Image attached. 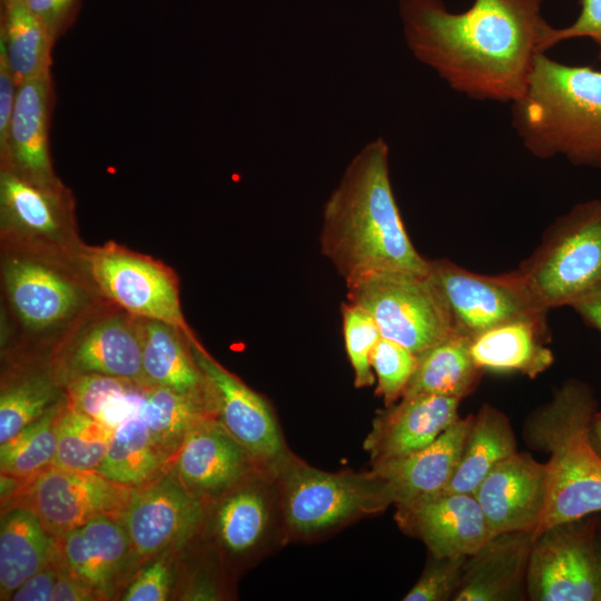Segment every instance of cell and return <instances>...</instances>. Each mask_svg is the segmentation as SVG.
Wrapping results in <instances>:
<instances>
[{
	"label": "cell",
	"instance_id": "obj_42",
	"mask_svg": "<svg viewBox=\"0 0 601 601\" xmlns=\"http://www.w3.org/2000/svg\"><path fill=\"white\" fill-rule=\"evenodd\" d=\"M57 39L71 22L78 0H24Z\"/></svg>",
	"mask_w": 601,
	"mask_h": 601
},
{
	"label": "cell",
	"instance_id": "obj_1",
	"mask_svg": "<svg viewBox=\"0 0 601 601\" xmlns=\"http://www.w3.org/2000/svg\"><path fill=\"white\" fill-rule=\"evenodd\" d=\"M544 0H474L461 12L442 0H400L405 42L454 91L513 104L524 93L552 26Z\"/></svg>",
	"mask_w": 601,
	"mask_h": 601
},
{
	"label": "cell",
	"instance_id": "obj_46",
	"mask_svg": "<svg viewBox=\"0 0 601 601\" xmlns=\"http://www.w3.org/2000/svg\"><path fill=\"white\" fill-rule=\"evenodd\" d=\"M569 306L588 325L601 332V277L578 295Z\"/></svg>",
	"mask_w": 601,
	"mask_h": 601
},
{
	"label": "cell",
	"instance_id": "obj_23",
	"mask_svg": "<svg viewBox=\"0 0 601 601\" xmlns=\"http://www.w3.org/2000/svg\"><path fill=\"white\" fill-rule=\"evenodd\" d=\"M66 376L100 374L145 381L140 321L109 317L87 329L65 356Z\"/></svg>",
	"mask_w": 601,
	"mask_h": 601
},
{
	"label": "cell",
	"instance_id": "obj_30",
	"mask_svg": "<svg viewBox=\"0 0 601 601\" xmlns=\"http://www.w3.org/2000/svg\"><path fill=\"white\" fill-rule=\"evenodd\" d=\"M515 452L516 440L508 416L483 405L473 415L459 462L441 491L474 493L490 471Z\"/></svg>",
	"mask_w": 601,
	"mask_h": 601
},
{
	"label": "cell",
	"instance_id": "obj_20",
	"mask_svg": "<svg viewBox=\"0 0 601 601\" xmlns=\"http://www.w3.org/2000/svg\"><path fill=\"white\" fill-rule=\"evenodd\" d=\"M533 532L493 535L469 555L453 601H515L526 597Z\"/></svg>",
	"mask_w": 601,
	"mask_h": 601
},
{
	"label": "cell",
	"instance_id": "obj_17",
	"mask_svg": "<svg viewBox=\"0 0 601 601\" xmlns=\"http://www.w3.org/2000/svg\"><path fill=\"white\" fill-rule=\"evenodd\" d=\"M461 400L417 394L377 412L364 441L372 464L403 457L434 442L459 416Z\"/></svg>",
	"mask_w": 601,
	"mask_h": 601
},
{
	"label": "cell",
	"instance_id": "obj_40",
	"mask_svg": "<svg viewBox=\"0 0 601 601\" xmlns=\"http://www.w3.org/2000/svg\"><path fill=\"white\" fill-rule=\"evenodd\" d=\"M170 551L164 552L141 569L125 590L124 601H164L168 599L173 568Z\"/></svg>",
	"mask_w": 601,
	"mask_h": 601
},
{
	"label": "cell",
	"instance_id": "obj_6",
	"mask_svg": "<svg viewBox=\"0 0 601 601\" xmlns=\"http://www.w3.org/2000/svg\"><path fill=\"white\" fill-rule=\"evenodd\" d=\"M518 270L542 308L569 306L601 277V199L558 217Z\"/></svg>",
	"mask_w": 601,
	"mask_h": 601
},
{
	"label": "cell",
	"instance_id": "obj_11",
	"mask_svg": "<svg viewBox=\"0 0 601 601\" xmlns=\"http://www.w3.org/2000/svg\"><path fill=\"white\" fill-rule=\"evenodd\" d=\"M132 491L97 471L50 465L27 480L17 505L31 510L57 538L100 515L121 518Z\"/></svg>",
	"mask_w": 601,
	"mask_h": 601
},
{
	"label": "cell",
	"instance_id": "obj_36",
	"mask_svg": "<svg viewBox=\"0 0 601 601\" xmlns=\"http://www.w3.org/2000/svg\"><path fill=\"white\" fill-rule=\"evenodd\" d=\"M57 384L43 375L22 377L1 388L0 444L62 402Z\"/></svg>",
	"mask_w": 601,
	"mask_h": 601
},
{
	"label": "cell",
	"instance_id": "obj_7",
	"mask_svg": "<svg viewBox=\"0 0 601 601\" xmlns=\"http://www.w3.org/2000/svg\"><path fill=\"white\" fill-rule=\"evenodd\" d=\"M346 287L347 300L370 313L382 337L416 355L456 332L449 306L428 273H376Z\"/></svg>",
	"mask_w": 601,
	"mask_h": 601
},
{
	"label": "cell",
	"instance_id": "obj_4",
	"mask_svg": "<svg viewBox=\"0 0 601 601\" xmlns=\"http://www.w3.org/2000/svg\"><path fill=\"white\" fill-rule=\"evenodd\" d=\"M597 401L587 384L570 380L526 420L530 446L549 454L546 503L534 533L601 512V456L590 439Z\"/></svg>",
	"mask_w": 601,
	"mask_h": 601
},
{
	"label": "cell",
	"instance_id": "obj_38",
	"mask_svg": "<svg viewBox=\"0 0 601 601\" xmlns=\"http://www.w3.org/2000/svg\"><path fill=\"white\" fill-rule=\"evenodd\" d=\"M376 378V394L384 401L385 406L395 404L415 370L416 354L403 345L381 337L371 358Z\"/></svg>",
	"mask_w": 601,
	"mask_h": 601
},
{
	"label": "cell",
	"instance_id": "obj_15",
	"mask_svg": "<svg viewBox=\"0 0 601 601\" xmlns=\"http://www.w3.org/2000/svg\"><path fill=\"white\" fill-rule=\"evenodd\" d=\"M262 473L244 446L211 415L197 420L175 453L174 476L206 501ZM264 474V473H263Z\"/></svg>",
	"mask_w": 601,
	"mask_h": 601
},
{
	"label": "cell",
	"instance_id": "obj_18",
	"mask_svg": "<svg viewBox=\"0 0 601 601\" xmlns=\"http://www.w3.org/2000/svg\"><path fill=\"white\" fill-rule=\"evenodd\" d=\"M56 560L69 574L112 598L132 548L121 518L100 515L56 538Z\"/></svg>",
	"mask_w": 601,
	"mask_h": 601
},
{
	"label": "cell",
	"instance_id": "obj_27",
	"mask_svg": "<svg viewBox=\"0 0 601 601\" xmlns=\"http://www.w3.org/2000/svg\"><path fill=\"white\" fill-rule=\"evenodd\" d=\"M274 480L254 473L226 492L215 511L214 528L220 545L233 555H244L259 548L273 529Z\"/></svg>",
	"mask_w": 601,
	"mask_h": 601
},
{
	"label": "cell",
	"instance_id": "obj_44",
	"mask_svg": "<svg viewBox=\"0 0 601 601\" xmlns=\"http://www.w3.org/2000/svg\"><path fill=\"white\" fill-rule=\"evenodd\" d=\"M17 89L4 49L0 46V150L4 148L8 139Z\"/></svg>",
	"mask_w": 601,
	"mask_h": 601
},
{
	"label": "cell",
	"instance_id": "obj_26",
	"mask_svg": "<svg viewBox=\"0 0 601 601\" xmlns=\"http://www.w3.org/2000/svg\"><path fill=\"white\" fill-rule=\"evenodd\" d=\"M139 321L144 380L180 394L201 398L213 407L207 381L191 349V342L196 338L191 339L179 328L160 321L144 318Z\"/></svg>",
	"mask_w": 601,
	"mask_h": 601
},
{
	"label": "cell",
	"instance_id": "obj_9",
	"mask_svg": "<svg viewBox=\"0 0 601 601\" xmlns=\"http://www.w3.org/2000/svg\"><path fill=\"white\" fill-rule=\"evenodd\" d=\"M428 274L449 306L455 331L470 338L508 322L546 315L518 269L482 275L440 258L428 259Z\"/></svg>",
	"mask_w": 601,
	"mask_h": 601
},
{
	"label": "cell",
	"instance_id": "obj_10",
	"mask_svg": "<svg viewBox=\"0 0 601 601\" xmlns=\"http://www.w3.org/2000/svg\"><path fill=\"white\" fill-rule=\"evenodd\" d=\"M87 264L99 290L129 315L167 323L196 338L184 318L170 268L112 243L90 249Z\"/></svg>",
	"mask_w": 601,
	"mask_h": 601
},
{
	"label": "cell",
	"instance_id": "obj_2",
	"mask_svg": "<svg viewBox=\"0 0 601 601\" xmlns=\"http://www.w3.org/2000/svg\"><path fill=\"white\" fill-rule=\"evenodd\" d=\"M383 138L349 162L324 205L322 254L346 285L384 272L428 273V259L412 244L394 197Z\"/></svg>",
	"mask_w": 601,
	"mask_h": 601
},
{
	"label": "cell",
	"instance_id": "obj_21",
	"mask_svg": "<svg viewBox=\"0 0 601 601\" xmlns=\"http://www.w3.org/2000/svg\"><path fill=\"white\" fill-rule=\"evenodd\" d=\"M472 421L473 415L460 417L424 449L372 464V470L391 486L395 506L445 487L459 462Z\"/></svg>",
	"mask_w": 601,
	"mask_h": 601
},
{
	"label": "cell",
	"instance_id": "obj_35",
	"mask_svg": "<svg viewBox=\"0 0 601 601\" xmlns=\"http://www.w3.org/2000/svg\"><path fill=\"white\" fill-rule=\"evenodd\" d=\"M112 432L107 425L66 403L58 425L57 447L51 465L96 471L105 459Z\"/></svg>",
	"mask_w": 601,
	"mask_h": 601
},
{
	"label": "cell",
	"instance_id": "obj_8",
	"mask_svg": "<svg viewBox=\"0 0 601 601\" xmlns=\"http://www.w3.org/2000/svg\"><path fill=\"white\" fill-rule=\"evenodd\" d=\"M595 514L534 535L526 597L532 601H601V541Z\"/></svg>",
	"mask_w": 601,
	"mask_h": 601
},
{
	"label": "cell",
	"instance_id": "obj_33",
	"mask_svg": "<svg viewBox=\"0 0 601 601\" xmlns=\"http://www.w3.org/2000/svg\"><path fill=\"white\" fill-rule=\"evenodd\" d=\"M208 415L215 416L208 402L154 384L139 413L154 443L169 456L177 452L189 427Z\"/></svg>",
	"mask_w": 601,
	"mask_h": 601
},
{
	"label": "cell",
	"instance_id": "obj_5",
	"mask_svg": "<svg viewBox=\"0 0 601 601\" xmlns=\"http://www.w3.org/2000/svg\"><path fill=\"white\" fill-rule=\"evenodd\" d=\"M287 533L317 535L394 504L388 483L373 470L332 473L289 454L274 479Z\"/></svg>",
	"mask_w": 601,
	"mask_h": 601
},
{
	"label": "cell",
	"instance_id": "obj_19",
	"mask_svg": "<svg viewBox=\"0 0 601 601\" xmlns=\"http://www.w3.org/2000/svg\"><path fill=\"white\" fill-rule=\"evenodd\" d=\"M52 93L50 75L18 86L8 139L0 150L1 169L42 185L60 183L49 149Z\"/></svg>",
	"mask_w": 601,
	"mask_h": 601
},
{
	"label": "cell",
	"instance_id": "obj_45",
	"mask_svg": "<svg viewBox=\"0 0 601 601\" xmlns=\"http://www.w3.org/2000/svg\"><path fill=\"white\" fill-rule=\"evenodd\" d=\"M104 600L91 587L76 579L59 565L53 585L52 601H92Z\"/></svg>",
	"mask_w": 601,
	"mask_h": 601
},
{
	"label": "cell",
	"instance_id": "obj_39",
	"mask_svg": "<svg viewBox=\"0 0 601 601\" xmlns=\"http://www.w3.org/2000/svg\"><path fill=\"white\" fill-rule=\"evenodd\" d=\"M426 565L404 601L453 600L462 580L467 556H436L428 553Z\"/></svg>",
	"mask_w": 601,
	"mask_h": 601
},
{
	"label": "cell",
	"instance_id": "obj_16",
	"mask_svg": "<svg viewBox=\"0 0 601 601\" xmlns=\"http://www.w3.org/2000/svg\"><path fill=\"white\" fill-rule=\"evenodd\" d=\"M546 493V464L518 451L499 462L474 492L494 535L535 533Z\"/></svg>",
	"mask_w": 601,
	"mask_h": 601
},
{
	"label": "cell",
	"instance_id": "obj_22",
	"mask_svg": "<svg viewBox=\"0 0 601 601\" xmlns=\"http://www.w3.org/2000/svg\"><path fill=\"white\" fill-rule=\"evenodd\" d=\"M4 286L19 319L28 327L52 326L78 307L77 286L50 267L27 258H12L4 265Z\"/></svg>",
	"mask_w": 601,
	"mask_h": 601
},
{
	"label": "cell",
	"instance_id": "obj_43",
	"mask_svg": "<svg viewBox=\"0 0 601 601\" xmlns=\"http://www.w3.org/2000/svg\"><path fill=\"white\" fill-rule=\"evenodd\" d=\"M56 555V554H55ZM59 572V564L55 559L40 571L27 579L14 592L13 601H52L53 585Z\"/></svg>",
	"mask_w": 601,
	"mask_h": 601
},
{
	"label": "cell",
	"instance_id": "obj_25",
	"mask_svg": "<svg viewBox=\"0 0 601 601\" xmlns=\"http://www.w3.org/2000/svg\"><path fill=\"white\" fill-rule=\"evenodd\" d=\"M545 333V317L508 322L471 338V355L483 372L520 373L534 378L554 361L544 344Z\"/></svg>",
	"mask_w": 601,
	"mask_h": 601
},
{
	"label": "cell",
	"instance_id": "obj_47",
	"mask_svg": "<svg viewBox=\"0 0 601 601\" xmlns=\"http://www.w3.org/2000/svg\"><path fill=\"white\" fill-rule=\"evenodd\" d=\"M590 439L601 456V412H595L590 422Z\"/></svg>",
	"mask_w": 601,
	"mask_h": 601
},
{
	"label": "cell",
	"instance_id": "obj_28",
	"mask_svg": "<svg viewBox=\"0 0 601 601\" xmlns=\"http://www.w3.org/2000/svg\"><path fill=\"white\" fill-rule=\"evenodd\" d=\"M56 538L28 508L14 505L1 518L0 597L11 594L55 559Z\"/></svg>",
	"mask_w": 601,
	"mask_h": 601
},
{
	"label": "cell",
	"instance_id": "obj_31",
	"mask_svg": "<svg viewBox=\"0 0 601 601\" xmlns=\"http://www.w3.org/2000/svg\"><path fill=\"white\" fill-rule=\"evenodd\" d=\"M0 46L16 85L50 75L51 49L57 40L24 0H1Z\"/></svg>",
	"mask_w": 601,
	"mask_h": 601
},
{
	"label": "cell",
	"instance_id": "obj_32",
	"mask_svg": "<svg viewBox=\"0 0 601 601\" xmlns=\"http://www.w3.org/2000/svg\"><path fill=\"white\" fill-rule=\"evenodd\" d=\"M168 457L137 415L114 430L105 459L96 471L112 482L137 487L154 480Z\"/></svg>",
	"mask_w": 601,
	"mask_h": 601
},
{
	"label": "cell",
	"instance_id": "obj_13",
	"mask_svg": "<svg viewBox=\"0 0 601 601\" xmlns=\"http://www.w3.org/2000/svg\"><path fill=\"white\" fill-rule=\"evenodd\" d=\"M204 502L171 474L134 487L121 516L134 560L181 548L204 523Z\"/></svg>",
	"mask_w": 601,
	"mask_h": 601
},
{
	"label": "cell",
	"instance_id": "obj_14",
	"mask_svg": "<svg viewBox=\"0 0 601 601\" xmlns=\"http://www.w3.org/2000/svg\"><path fill=\"white\" fill-rule=\"evenodd\" d=\"M395 508L398 528L436 556H469L494 535L474 493L439 491Z\"/></svg>",
	"mask_w": 601,
	"mask_h": 601
},
{
	"label": "cell",
	"instance_id": "obj_29",
	"mask_svg": "<svg viewBox=\"0 0 601 601\" xmlns=\"http://www.w3.org/2000/svg\"><path fill=\"white\" fill-rule=\"evenodd\" d=\"M471 338L455 332L416 355L415 370L402 397L431 394L463 400L477 387L484 373L470 351Z\"/></svg>",
	"mask_w": 601,
	"mask_h": 601
},
{
	"label": "cell",
	"instance_id": "obj_12",
	"mask_svg": "<svg viewBox=\"0 0 601 601\" xmlns=\"http://www.w3.org/2000/svg\"><path fill=\"white\" fill-rule=\"evenodd\" d=\"M195 359L211 396L215 417L249 453L258 470L275 479L290 454L266 400L191 342Z\"/></svg>",
	"mask_w": 601,
	"mask_h": 601
},
{
	"label": "cell",
	"instance_id": "obj_41",
	"mask_svg": "<svg viewBox=\"0 0 601 601\" xmlns=\"http://www.w3.org/2000/svg\"><path fill=\"white\" fill-rule=\"evenodd\" d=\"M580 12L575 20L566 27H552L546 35L544 49L575 38H588L598 48V59L601 61V0H579Z\"/></svg>",
	"mask_w": 601,
	"mask_h": 601
},
{
	"label": "cell",
	"instance_id": "obj_24",
	"mask_svg": "<svg viewBox=\"0 0 601 601\" xmlns=\"http://www.w3.org/2000/svg\"><path fill=\"white\" fill-rule=\"evenodd\" d=\"M0 209L4 229L24 236L55 239L68 226L71 201L60 183L37 184L1 169Z\"/></svg>",
	"mask_w": 601,
	"mask_h": 601
},
{
	"label": "cell",
	"instance_id": "obj_34",
	"mask_svg": "<svg viewBox=\"0 0 601 601\" xmlns=\"http://www.w3.org/2000/svg\"><path fill=\"white\" fill-rule=\"evenodd\" d=\"M66 398L0 445L1 475L29 480L51 465Z\"/></svg>",
	"mask_w": 601,
	"mask_h": 601
},
{
	"label": "cell",
	"instance_id": "obj_3",
	"mask_svg": "<svg viewBox=\"0 0 601 601\" xmlns=\"http://www.w3.org/2000/svg\"><path fill=\"white\" fill-rule=\"evenodd\" d=\"M510 106L513 130L531 156L601 169V70L541 53Z\"/></svg>",
	"mask_w": 601,
	"mask_h": 601
},
{
	"label": "cell",
	"instance_id": "obj_37",
	"mask_svg": "<svg viewBox=\"0 0 601 601\" xmlns=\"http://www.w3.org/2000/svg\"><path fill=\"white\" fill-rule=\"evenodd\" d=\"M343 335L347 357L354 372V386L368 387L375 383L371 358L381 333L370 315L359 305L345 302L341 307Z\"/></svg>",
	"mask_w": 601,
	"mask_h": 601
}]
</instances>
